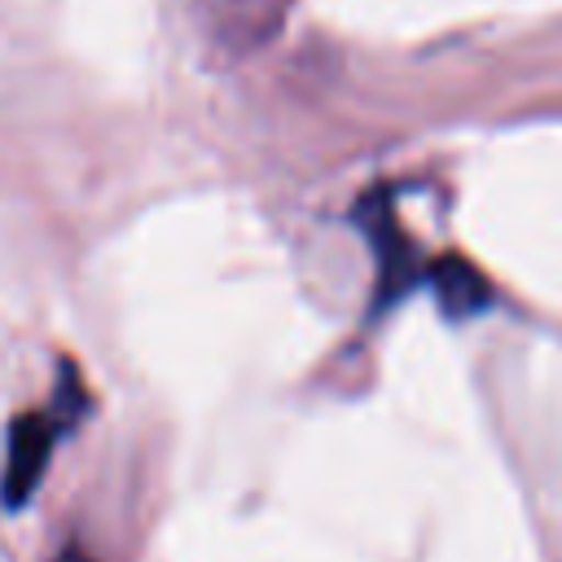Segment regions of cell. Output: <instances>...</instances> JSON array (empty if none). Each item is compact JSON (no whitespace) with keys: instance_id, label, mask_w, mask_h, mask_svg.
<instances>
[{"instance_id":"obj_1","label":"cell","mask_w":562,"mask_h":562,"mask_svg":"<svg viewBox=\"0 0 562 562\" xmlns=\"http://www.w3.org/2000/svg\"><path fill=\"white\" fill-rule=\"evenodd\" d=\"M57 435H61V417L53 413H22L9 426V457H4V479H0V496L9 509H22L31 492L40 487Z\"/></svg>"},{"instance_id":"obj_2","label":"cell","mask_w":562,"mask_h":562,"mask_svg":"<svg viewBox=\"0 0 562 562\" xmlns=\"http://www.w3.org/2000/svg\"><path fill=\"white\" fill-rule=\"evenodd\" d=\"M202 13L211 22L215 40H224L233 48H255L277 31L285 0H202Z\"/></svg>"},{"instance_id":"obj_3","label":"cell","mask_w":562,"mask_h":562,"mask_svg":"<svg viewBox=\"0 0 562 562\" xmlns=\"http://www.w3.org/2000/svg\"><path fill=\"white\" fill-rule=\"evenodd\" d=\"M430 281H435V294H439V303H443L448 316H470V312L487 307V281L479 277V268H470L457 255L439 259L435 272H430Z\"/></svg>"},{"instance_id":"obj_4","label":"cell","mask_w":562,"mask_h":562,"mask_svg":"<svg viewBox=\"0 0 562 562\" xmlns=\"http://www.w3.org/2000/svg\"><path fill=\"white\" fill-rule=\"evenodd\" d=\"M57 562H88V558H79V553H61Z\"/></svg>"}]
</instances>
